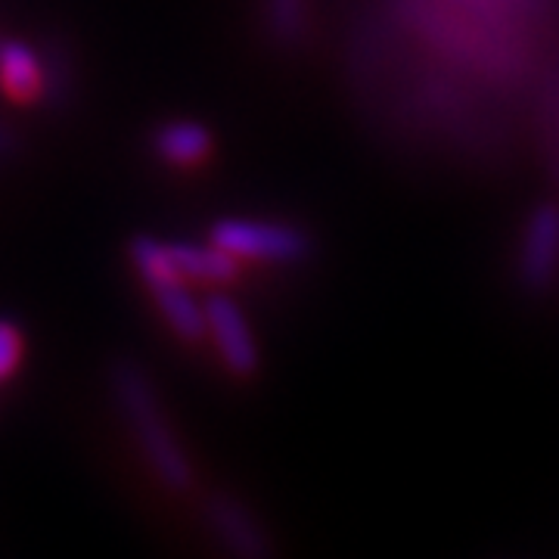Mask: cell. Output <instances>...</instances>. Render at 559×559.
Listing matches in <instances>:
<instances>
[{
    "instance_id": "cell-1",
    "label": "cell",
    "mask_w": 559,
    "mask_h": 559,
    "mask_svg": "<svg viewBox=\"0 0 559 559\" xmlns=\"http://www.w3.org/2000/svg\"><path fill=\"white\" fill-rule=\"evenodd\" d=\"M112 392L119 399V407L131 423L134 436H138L140 451L146 463L153 466V473L159 476L162 485H168L171 491H183L190 488V463L180 451L178 439L171 436L168 423L162 417V407L146 377L131 364H119L112 373Z\"/></svg>"
},
{
    "instance_id": "cell-2",
    "label": "cell",
    "mask_w": 559,
    "mask_h": 559,
    "mask_svg": "<svg viewBox=\"0 0 559 559\" xmlns=\"http://www.w3.org/2000/svg\"><path fill=\"white\" fill-rule=\"evenodd\" d=\"M131 261L138 267V274L146 280V286L153 289V296L159 301L162 314L171 323V330L180 340L197 342L205 333V311L190 293L187 280L180 277L178 267L171 264L168 246L153 237H138L131 240Z\"/></svg>"
},
{
    "instance_id": "cell-3",
    "label": "cell",
    "mask_w": 559,
    "mask_h": 559,
    "mask_svg": "<svg viewBox=\"0 0 559 559\" xmlns=\"http://www.w3.org/2000/svg\"><path fill=\"white\" fill-rule=\"evenodd\" d=\"M212 242L227 249L237 259H264V261H296L308 252L305 234L277 224V221H249L227 218L212 227Z\"/></svg>"
},
{
    "instance_id": "cell-4",
    "label": "cell",
    "mask_w": 559,
    "mask_h": 559,
    "mask_svg": "<svg viewBox=\"0 0 559 559\" xmlns=\"http://www.w3.org/2000/svg\"><path fill=\"white\" fill-rule=\"evenodd\" d=\"M559 274V205L540 202L525 218L520 242V277L528 289H547Z\"/></svg>"
},
{
    "instance_id": "cell-5",
    "label": "cell",
    "mask_w": 559,
    "mask_h": 559,
    "mask_svg": "<svg viewBox=\"0 0 559 559\" xmlns=\"http://www.w3.org/2000/svg\"><path fill=\"white\" fill-rule=\"evenodd\" d=\"M202 311H205V333H212L227 370L237 373V377L255 373L259 348H255L249 323L242 318L240 305L227 299V296H221V293H212L202 305Z\"/></svg>"
},
{
    "instance_id": "cell-6",
    "label": "cell",
    "mask_w": 559,
    "mask_h": 559,
    "mask_svg": "<svg viewBox=\"0 0 559 559\" xmlns=\"http://www.w3.org/2000/svg\"><path fill=\"white\" fill-rule=\"evenodd\" d=\"M171 264L183 280H200L209 286H224L240 274V259L221 249L218 242L197 246V242H171L168 246Z\"/></svg>"
},
{
    "instance_id": "cell-7",
    "label": "cell",
    "mask_w": 559,
    "mask_h": 559,
    "mask_svg": "<svg viewBox=\"0 0 559 559\" xmlns=\"http://www.w3.org/2000/svg\"><path fill=\"white\" fill-rule=\"evenodd\" d=\"M209 522L234 554L240 557H261L267 550V540L261 535V528L255 520L246 513V507H240L237 500L215 498L209 503Z\"/></svg>"
},
{
    "instance_id": "cell-8",
    "label": "cell",
    "mask_w": 559,
    "mask_h": 559,
    "mask_svg": "<svg viewBox=\"0 0 559 559\" xmlns=\"http://www.w3.org/2000/svg\"><path fill=\"white\" fill-rule=\"evenodd\" d=\"M0 84L3 94L16 103H35L44 94L40 62L25 44L10 40L0 47Z\"/></svg>"
},
{
    "instance_id": "cell-9",
    "label": "cell",
    "mask_w": 559,
    "mask_h": 559,
    "mask_svg": "<svg viewBox=\"0 0 559 559\" xmlns=\"http://www.w3.org/2000/svg\"><path fill=\"white\" fill-rule=\"evenodd\" d=\"M156 150L171 165H200L212 153V134L197 121H171L156 134Z\"/></svg>"
},
{
    "instance_id": "cell-10",
    "label": "cell",
    "mask_w": 559,
    "mask_h": 559,
    "mask_svg": "<svg viewBox=\"0 0 559 559\" xmlns=\"http://www.w3.org/2000/svg\"><path fill=\"white\" fill-rule=\"evenodd\" d=\"M267 22L280 40H296L305 22V3L301 0H267Z\"/></svg>"
},
{
    "instance_id": "cell-11",
    "label": "cell",
    "mask_w": 559,
    "mask_h": 559,
    "mask_svg": "<svg viewBox=\"0 0 559 559\" xmlns=\"http://www.w3.org/2000/svg\"><path fill=\"white\" fill-rule=\"evenodd\" d=\"M22 360V333L10 323L0 320V382L7 377H13V370L20 367Z\"/></svg>"
},
{
    "instance_id": "cell-12",
    "label": "cell",
    "mask_w": 559,
    "mask_h": 559,
    "mask_svg": "<svg viewBox=\"0 0 559 559\" xmlns=\"http://www.w3.org/2000/svg\"><path fill=\"white\" fill-rule=\"evenodd\" d=\"M7 146H10V131H7V128L0 124V153H3Z\"/></svg>"
}]
</instances>
